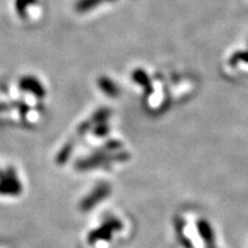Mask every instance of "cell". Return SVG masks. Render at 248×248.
<instances>
[{"label":"cell","mask_w":248,"mask_h":248,"mask_svg":"<svg viewBox=\"0 0 248 248\" xmlns=\"http://www.w3.org/2000/svg\"><path fill=\"white\" fill-rule=\"evenodd\" d=\"M108 192H109V187L107 185H99L92 194H90L88 198L84 200V202L82 203V208L84 210H88L92 207H94L98 203V201L104 199L105 197H107Z\"/></svg>","instance_id":"obj_1"},{"label":"cell","mask_w":248,"mask_h":248,"mask_svg":"<svg viewBox=\"0 0 248 248\" xmlns=\"http://www.w3.org/2000/svg\"><path fill=\"white\" fill-rule=\"evenodd\" d=\"M20 183L14 177H9L0 184V193L1 194H17L20 192Z\"/></svg>","instance_id":"obj_2"}]
</instances>
